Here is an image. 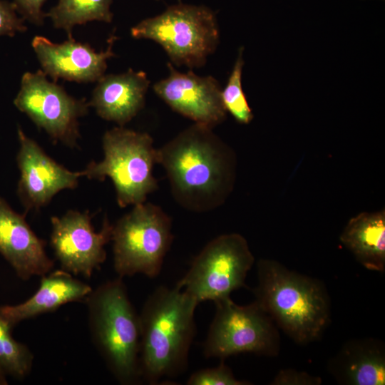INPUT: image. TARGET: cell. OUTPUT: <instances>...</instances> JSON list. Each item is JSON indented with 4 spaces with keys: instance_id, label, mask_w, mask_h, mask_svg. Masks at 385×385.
<instances>
[{
    "instance_id": "obj_3",
    "label": "cell",
    "mask_w": 385,
    "mask_h": 385,
    "mask_svg": "<svg viewBox=\"0 0 385 385\" xmlns=\"http://www.w3.org/2000/svg\"><path fill=\"white\" fill-rule=\"evenodd\" d=\"M255 301L294 342L319 339L330 321V301L316 279L270 259L257 262Z\"/></svg>"
},
{
    "instance_id": "obj_24",
    "label": "cell",
    "mask_w": 385,
    "mask_h": 385,
    "mask_svg": "<svg viewBox=\"0 0 385 385\" xmlns=\"http://www.w3.org/2000/svg\"><path fill=\"white\" fill-rule=\"evenodd\" d=\"M16 12L13 2L0 0V36H14L18 32L27 30L24 19L19 17Z\"/></svg>"
},
{
    "instance_id": "obj_4",
    "label": "cell",
    "mask_w": 385,
    "mask_h": 385,
    "mask_svg": "<svg viewBox=\"0 0 385 385\" xmlns=\"http://www.w3.org/2000/svg\"><path fill=\"white\" fill-rule=\"evenodd\" d=\"M122 279L100 284L84 302L93 344L115 379L131 385L141 380L140 324Z\"/></svg>"
},
{
    "instance_id": "obj_15",
    "label": "cell",
    "mask_w": 385,
    "mask_h": 385,
    "mask_svg": "<svg viewBox=\"0 0 385 385\" xmlns=\"http://www.w3.org/2000/svg\"><path fill=\"white\" fill-rule=\"evenodd\" d=\"M46 242L32 230L25 216L0 197V255L22 280L51 272L54 262L46 254Z\"/></svg>"
},
{
    "instance_id": "obj_28",
    "label": "cell",
    "mask_w": 385,
    "mask_h": 385,
    "mask_svg": "<svg viewBox=\"0 0 385 385\" xmlns=\"http://www.w3.org/2000/svg\"><path fill=\"white\" fill-rule=\"evenodd\" d=\"M180 1V0H179Z\"/></svg>"
},
{
    "instance_id": "obj_7",
    "label": "cell",
    "mask_w": 385,
    "mask_h": 385,
    "mask_svg": "<svg viewBox=\"0 0 385 385\" xmlns=\"http://www.w3.org/2000/svg\"><path fill=\"white\" fill-rule=\"evenodd\" d=\"M172 222L159 206L143 202L113 224V267L119 277H157L173 236Z\"/></svg>"
},
{
    "instance_id": "obj_17",
    "label": "cell",
    "mask_w": 385,
    "mask_h": 385,
    "mask_svg": "<svg viewBox=\"0 0 385 385\" xmlns=\"http://www.w3.org/2000/svg\"><path fill=\"white\" fill-rule=\"evenodd\" d=\"M91 287L61 269L41 276L38 289L26 301L13 305H1L0 317L13 329L20 322L54 312L73 302L85 301Z\"/></svg>"
},
{
    "instance_id": "obj_19",
    "label": "cell",
    "mask_w": 385,
    "mask_h": 385,
    "mask_svg": "<svg viewBox=\"0 0 385 385\" xmlns=\"http://www.w3.org/2000/svg\"><path fill=\"white\" fill-rule=\"evenodd\" d=\"M339 240L364 268L384 272V210L363 212L351 217L342 230Z\"/></svg>"
},
{
    "instance_id": "obj_21",
    "label": "cell",
    "mask_w": 385,
    "mask_h": 385,
    "mask_svg": "<svg viewBox=\"0 0 385 385\" xmlns=\"http://www.w3.org/2000/svg\"><path fill=\"white\" fill-rule=\"evenodd\" d=\"M11 329L0 317V367L6 376L22 379L31 371L34 354L13 337Z\"/></svg>"
},
{
    "instance_id": "obj_27",
    "label": "cell",
    "mask_w": 385,
    "mask_h": 385,
    "mask_svg": "<svg viewBox=\"0 0 385 385\" xmlns=\"http://www.w3.org/2000/svg\"><path fill=\"white\" fill-rule=\"evenodd\" d=\"M6 375L4 372V371L0 367V385H7L8 384V380L6 379Z\"/></svg>"
},
{
    "instance_id": "obj_26",
    "label": "cell",
    "mask_w": 385,
    "mask_h": 385,
    "mask_svg": "<svg viewBox=\"0 0 385 385\" xmlns=\"http://www.w3.org/2000/svg\"><path fill=\"white\" fill-rule=\"evenodd\" d=\"M46 0H13L17 12L22 18L36 26L44 24L46 13L42 6Z\"/></svg>"
},
{
    "instance_id": "obj_5",
    "label": "cell",
    "mask_w": 385,
    "mask_h": 385,
    "mask_svg": "<svg viewBox=\"0 0 385 385\" xmlns=\"http://www.w3.org/2000/svg\"><path fill=\"white\" fill-rule=\"evenodd\" d=\"M102 143L103 159L88 163L82 170L83 177L100 181L110 178L121 207L145 202L147 196L158 188L153 175L158 149L152 137L118 126L107 130Z\"/></svg>"
},
{
    "instance_id": "obj_6",
    "label": "cell",
    "mask_w": 385,
    "mask_h": 385,
    "mask_svg": "<svg viewBox=\"0 0 385 385\" xmlns=\"http://www.w3.org/2000/svg\"><path fill=\"white\" fill-rule=\"evenodd\" d=\"M130 34L154 41L174 64L191 68L205 63L220 38L216 16L210 9L181 3L141 21L130 29Z\"/></svg>"
},
{
    "instance_id": "obj_18",
    "label": "cell",
    "mask_w": 385,
    "mask_h": 385,
    "mask_svg": "<svg viewBox=\"0 0 385 385\" xmlns=\"http://www.w3.org/2000/svg\"><path fill=\"white\" fill-rule=\"evenodd\" d=\"M328 369L340 384L384 385V343L374 338L349 341L329 360Z\"/></svg>"
},
{
    "instance_id": "obj_2",
    "label": "cell",
    "mask_w": 385,
    "mask_h": 385,
    "mask_svg": "<svg viewBox=\"0 0 385 385\" xmlns=\"http://www.w3.org/2000/svg\"><path fill=\"white\" fill-rule=\"evenodd\" d=\"M198 304L178 286H160L148 297L139 314L141 379L156 384L185 370Z\"/></svg>"
},
{
    "instance_id": "obj_20",
    "label": "cell",
    "mask_w": 385,
    "mask_h": 385,
    "mask_svg": "<svg viewBox=\"0 0 385 385\" xmlns=\"http://www.w3.org/2000/svg\"><path fill=\"white\" fill-rule=\"evenodd\" d=\"M113 0H58L56 6L46 13L53 26L64 30L72 37V30L76 25L92 21L110 23L113 19L111 6Z\"/></svg>"
},
{
    "instance_id": "obj_1",
    "label": "cell",
    "mask_w": 385,
    "mask_h": 385,
    "mask_svg": "<svg viewBox=\"0 0 385 385\" xmlns=\"http://www.w3.org/2000/svg\"><path fill=\"white\" fill-rule=\"evenodd\" d=\"M172 195L188 210L205 212L224 203L235 183L232 149L212 130L195 123L158 149Z\"/></svg>"
},
{
    "instance_id": "obj_22",
    "label": "cell",
    "mask_w": 385,
    "mask_h": 385,
    "mask_svg": "<svg viewBox=\"0 0 385 385\" xmlns=\"http://www.w3.org/2000/svg\"><path fill=\"white\" fill-rule=\"evenodd\" d=\"M243 51V47H240L227 83L221 91V97L225 111L230 113L237 123L248 124L254 115L242 86Z\"/></svg>"
},
{
    "instance_id": "obj_25",
    "label": "cell",
    "mask_w": 385,
    "mask_h": 385,
    "mask_svg": "<svg viewBox=\"0 0 385 385\" xmlns=\"http://www.w3.org/2000/svg\"><path fill=\"white\" fill-rule=\"evenodd\" d=\"M321 384L320 377L291 369L279 371L270 383L273 385H319Z\"/></svg>"
},
{
    "instance_id": "obj_10",
    "label": "cell",
    "mask_w": 385,
    "mask_h": 385,
    "mask_svg": "<svg viewBox=\"0 0 385 385\" xmlns=\"http://www.w3.org/2000/svg\"><path fill=\"white\" fill-rule=\"evenodd\" d=\"M46 76L42 70L24 73L14 104L55 143L76 148L79 118L88 113L89 103L70 96Z\"/></svg>"
},
{
    "instance_id": "obj_8",
    "label": "cell",
    "mask_w": 385,
    "mask_h": 385,
    "mask_svg": "<svg viewBox=\"0 0 385 385\" xmlns=\"http://www.w3.org/2000/svg\"><path fill=\"white\" fill-rule=\"evenodd\" d=\"M214 303L215 316L203 344L205 357L223 360L242 353L278 354L277 327L256 301L240 306L227 297Z\"/></svg>"
},
{
    "instance_id": "obj_14",
    "label": "cell",
    "mask_w": 385,
    "mask_h": 385,
    "mask_svg": "<svg viewBox=\"0 0 385 385\" xmlns=\"http://www.w3.org/2000/svg\"><path fill=\"white\" fill-rule=\"evenodd\" d=\"M111 36L106 51L96 52L89 44L72 37L61 43L36 36L31 41L42 71L53 81L59 78L79 83L98 81L105 73L108 59L115 56Z\"/></svg>"
},
{
    "instance_id": "obj_23",
    "label": "cell",
    "mask_w": 385,
    "mask_h": 385,
    "mask_svg": "<svg viewBox=\"0 0 385 385\" xmlns=\"http://www.w3.org/2000/svg\"><path fill=\"white\" fill-rule=\"evenodd\" d=\"M188 385H249L247 381L235 378L231 369L222 361L217 366L202 369L192 373L186 381Z\"/></svg>"
},
{
    "instance_id": "obj_11",
    "label": "cell",
    "mask_w": 385,
    "mask_h": 385,
    "mask_svg": "<svg viewBox=\"0 0 385 385\" xmlns=\"http://www.w3.org/2000/svg\"><path fill=\"white\" fill-rule=\"evenodd\" d=\"M88 211L68 210L51 218V245L61 269L90 278L106 259L105 245L111 240L113 224L106 216L96 232Z\"/></svg>"
},
{
    "instance_id": "obj_12",
    "label": "cell",
    "mask_w": 385,
    "mask_h": 385,
    "mask_svg": "<svg viewBox=\"0 0 385 385\" xmlns=\"http://www.w3.org/2000/svg\"><path fill=\"white\" fill-rule=\"evenodd\" d=\"M17 135L16 162L20 173L17 194L26 211L39 210L60 191L77 187L83 177L82 170L73 172L56 162L20 127Z\"/></svg>"
},
{
    "instance_id": "obj_13",
    "label": "cell",
    "mask_w": 385,
    "mask_h": 385,
    "mask_svg": "<svg viewBox=\"0 0 385 385\" xmlns=\"http://www.w3.org/2000/svg\"><path fill=\"white\" fill-rule=\"evenodd\" d=\"M169 75L153 86L156 95L174 111L210 128L221 123L227 111L222 103L221 88L211 76H200L192 71L182 73L171 63Z\"/></svg>"
},
{
    "instance_id": "obj_16",
    "label": "cell",
    "mask_w": 385,
    "mask_h": 385,
    "mask_svg": "<svg viewBox=\"0 0 385 385\" xmlns=\"http://www.w3.org/2000/svg\"><path fill=\"white\" fill-rule=\"evenodd\" d=\"M149 84L142 71L103 75L97 81L89 106L101 118L123 126L143 108Z\"/></svg>"
},
{
    "instance_id": "obj_9",
    "label": "cell",
    "mask_w": 385,
    "mask_h": 385,
    "mask_svg": "<svg viewBox=\"0 0 385 385\" xmlns=\"http://www.w3.org/2000/svg\"><path fill=\"white\" fill-rule=\"evenodd\" d=\"M255 262L246 239L238 233L219 235L210 241L194 258L176 286L198 303L230 297L245 286Z\"/></svg>"
}]
</instances>
